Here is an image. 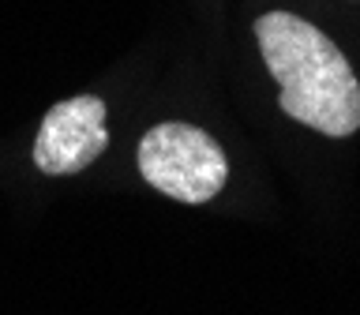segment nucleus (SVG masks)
<instances>
[{
	"label": "nucleus",
	"instance_id": "obj_1",
	"mask_svg": "<svg viewBox=\"0 0 360 315\" xmlns=\"http://www.w3.org/2000/svg\"><path fill=\"white\" fill-rule=\"evenodd\" d=\"M255 41L281 86L278 105L285 117L334 139L360 128V79L319 27L289 11H266L255 19Z\"/></svg>",
	"mask_w": 360,
	"mask_h": 315
},
{
	"label": "nucleus",
	"instance_id": "obj_2",
	"mask_svg": "<svg viewBox=\"0 0 360 315\" xmlns=\"http://www.w3.org/2000/svg\"><path fill=\"white\" fill-rule=\"evenodd\" d=\"M139 173L150 188L180 202H207L225 188V150L202 128L165 120L139 139Z\"/></svg>",
	"mask_w": 360,
	"mask_h": 315
},
{
	"label": "nucleus",
	"instance_id": "obj_3",
	"mask_svg": "<svg viewBox=\"0 0 360 315\" xmlns=\"http://www.w3.org/2000/svg\"><path fill=\"white\" fill-rule=\"evenodd\" d=\"M105 101L94 94H79L45 112L38 139H34V165L49 176H68L98 162L109 146Z\"/></svg>",
	"mask_w": 360,
	"mask_h": 315
}]
</instances>
